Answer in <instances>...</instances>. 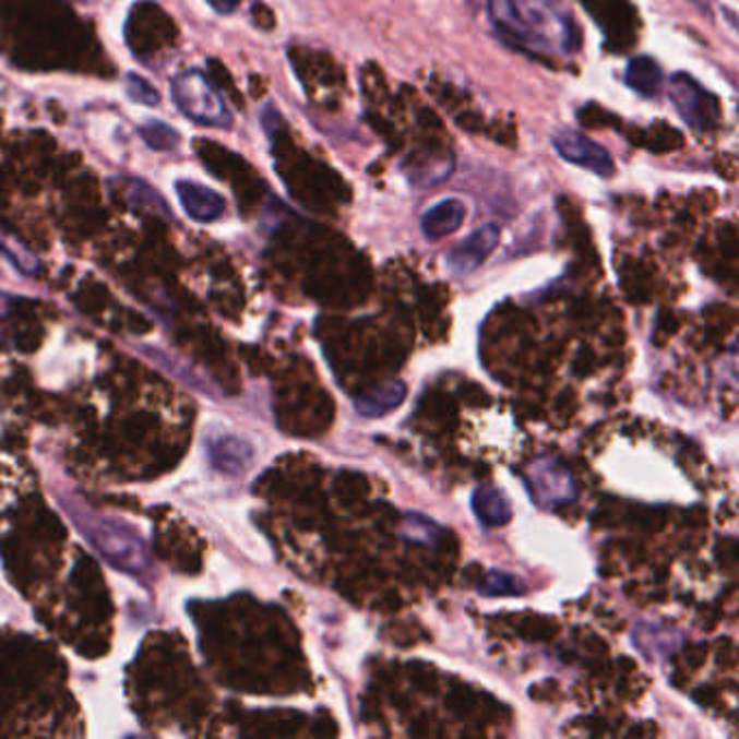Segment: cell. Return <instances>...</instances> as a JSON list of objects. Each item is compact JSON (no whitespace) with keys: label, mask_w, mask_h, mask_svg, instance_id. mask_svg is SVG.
<instances>
[{"label":"cell","mask_w":739,"mask_h":739,"mask_svg":"<svg viewBox=\"0 0 739 739\" xmlns=\"http://www.w3.org/2000/svg\"><path fill=\"white\" fill-rule=\"evenodd\" d=\"M180 206L198 224H213L226 213V200L211 187L193 180H176L174 184Z\"/></svg>","instance_id":"52a82bcc"},{"label":"cell","mask_w":739,"mask_h":739,"mask_svg":"<svg viewBox=\"0 0 739 739\" xmlns=\"http://www.w3.org/2000/svg\"><path fill=\"white\" fill-rule=\"evenodd\" d=\"M497 37L527 55L571 57L582 48L577 22L564 0H481Z\"/></svg>","instance_id":"6da1fadb"},{"label":"cell","mask_w":739,"mask_h":739,"mask_svg":"<svg viewBox=\"0 0 739 739\" xmlns=\"http://www.w3.org/2000/svg\"><path fill=\"white\" fill-rule=\"evenodd\" d=\"M470 508L479 523H484L486 527H503L512 521V508L505 494L490 486H481L473 492Z\"/></svg>","instance_id":"8fae6325"},{"label":"cell","mask_w":739,"mask_h":739,"mask_svg":"<svg viewBox=\"0 0 739 739\" xmlns=\"http://www.w3.org/2000/svg\"><path fill=\"white\" fill-rule=\"evenodd\" d=\"M499 239H501V228L497 224H486L477 228L446 254L449 272L462 278L470 276L490 259V254L499 246Z\"/></svg>","instance_id":"8992f818"},{"label":"cell","mask_w":739,"mask_h":739,"mask_svg":"<svg viewBox=\"0 0 739 739\" xmlns=\"http://www.w3.org/2000/svg\"><path fill=\"white\" fill-rule=\"evenodd\" d=\"M534 497L545 508H558L575 499V481L569 468L558 460H538L529 470Z\"/></svg>","instance_id":"5b68a950"},{"label":"cell","mask_w":739,"mask_h":739,"mask_svg":"<svg viewBox=\"0 0 739 739\" xmlns=\"http://www.w3.org/2000/svg\"><path fill=\"white\" fill-rule=\"evenodd\" d=\"M441 527L424 514H410L404 525V536L417 545H434L441 538Z\"/></svg>","instance_id":"9a60e30c"},{"label":"cell","mask_w":739,"mask_h":739,"mask_svg":"<svg viewBox=\"0 0 739 739\" xmlns=\"http://www.w3.org/2000/svg\"><path fill=\"white\" fill-rule=\"evenodd\" d=\"M466 219V206L460 198H444L432 204L421 217V233L428 241H441L462 228Z\"/></svg>","instance_id":"ba28073f"},{"label":"cell","mask_w":739,"mask_h":739,"mask_svg":"<svg viewBox=\"0 0 739 739\" xmlns=\"http://www.w3.org/2000/svg\"><path fill=\"white\" fill-rule=\"evenodd\" d=\"M140 135L146 142V146L154 152H169L178 146V140H180L176 129L158 120H150L146 124H142Z\"/></svg>","instance_id":"5bb4252c"},{"label":"cell","mask_w":739,"mask_h":739,"mask_svg":"<svg viewBox=\"0 0 739 739\" xmlns=\"http://www.w3.org/2000/svg\"><path fill=\"white\" fill-rule=\"evenodd\" d=\"M624 83L629 85V90H633L642 98H657L661 94V87H664L661 65L648 55L633 57L627 63Z\"/></svg>","instance_id":"30bf717a"},{"label":"cell","mask_w":739,"mask_h":739,"mask_svg":"<svg viewBox=\"0 0 739 739\" xmlns=\"http://www.w3.org/2000/svg\"><path fill=\"white\" fill-rule=\"evenodd\" d=\"M208 2V7L215 11V13H219V15H230V13H235L237 9H239V4H241V0H206Z\"/></svg>","instance_id":"ac0fdd59"},{"label":"cell","mask_w":739,"mask_h":739,"mask_svg":"<svg viewBox=\"0 0 739 739\" xmlns=\"http://www.w3.org/2000/svg\"><path fill=\"white\" fill-rule=\"evenodd\" d=\"M406 395H408V386L402 380H391L384 386L356 397L354 406L358 415L367 419H380V417L395 413L406 402Z\"/></svg>","instance_id":"9c48e42d"},{"label":"cell","mask_w":739,"mask_h":739,"mask_svg":"<svg viewBox=\"0 0 739 739\" xmlns=\"http://www.w3.org/2000/svg\"><path fill=\"white\" fill-rule=\"evenodd\" d=\"M127 94L133 103H140V105H146V107H156L160 103V96L152 87V83H148L144 76H140L135 72L127 74Z\"/></svg>","instance_id":"e0dca14e"},{"label":"cell","mask_w":739,"mask_h":739,"mask_svg":"<svg viewBox=\"0 0 739 739\" xmlns=\"http://www.w3.org/2000/svg\"><path fill=\"white\" fill-rule=\"evenodd\" d=\"M171 100L178 111L198 127H233V114L228 105L200 70H187L171 81Z\"/></svg>","instance_id":"7a4b0ae2"},{"label":"cell","mask_w":739,"mask_h":739,"mask_svg":"<svg viewBox=\"0 0 739 739\" xmlns=\"http://www.w3.org/2000/svg\"><path fill=\"white\" fill-rule=\"evenodd\" d=\"M116 184L120 187L118 193H122V200H124L131 208H138V211H146V213H156V215L169 217V206H167L165 198H163L154 187H150L146 180L124 176V178H118Z\"/></svg>","instance_id":"7c38bea8"},{"label":"cell","mask_w":739,"mask_h":739,"mask_svg":"<svg viewBox=\"0 0 739 739\" xmlns=\"http://www.w3.org/2000/svg\"><path fill=\"white\" fill-rule=\"evenodd\" d=\"M668 96L681 120L696 133H712L723 122L718 98L692 74L675 72L668 83Z\"/></svg>","instance_id":"3957f363"},{"label":"cell","mask_w":739,"mask_h":739,"mask_svg":"<svg viewBox=\"0 0 739 739\" xmlns=\"http://www.w3.org/2000/svg\"><path fill=\"white\" fill-rule=\"evenodd\" d=\"M0 252L24 274H33L37 270V259L33 257V252L24 248V243L2 224H0Z\"/></svg>","instance_id":"4fadbf2b"},{"label":"cell","mask_w":739,"mask_h":739,"mask_svg":"<svg viewBox=\"0 0 739 739\" xmlns=\"http://www.w3.org/2000/svg\"><path fill=\"white\" fill-rule=\"evenodd\" d=\"M484 596H519L525 592V586L519 577L501 571H492L479 586Z\"/></svg>","instance_id":"2e32d148"},{"label":"cell","mask_w":739,"mask_h":739,"mask_svg":"<svg viewBox=\"0 0 739 739\" xmlns=\"http://www.w3.org/2000/svg\"><path fill=\"white\" fill-rule=\"evenodd\" d=\"M551 144L567 163L575 167L588 169L600 178H611L616 174V163L611 154L580 131L560 129L551 135Z\"/></svg>","instance_id":"277c9868"}]
</instances>
